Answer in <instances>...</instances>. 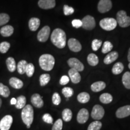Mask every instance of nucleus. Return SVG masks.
<instances>
[{
	"mask_svg": "<svg viewBox=\"0 0 130 130\" xmlns=\"http://www.w3.org/2000/svg\"><path fill=\"white\" fill-rule=\"evenodd\" d=\"M128 60L130 62V48L128 50Z\"/></svg>",
	"mask_w": 130,
	"mask_h": 130,
	"instance_id": "48",
	"label": "nucleus"
},
{
	"mask_svg": "<svg viewBox=\"0 0 130 130\" xmlns=\"http://www.w3.org/2000/svg\"><path fill=\"white\" fill-rule=\"evenodd\" d=\"M118 25L116 19L113 18H106L102 19L100 22V25L101 28L106 31H111L116 28Z\"/></svg>",
	"mask_w": 130,
	"mask_h": 130,
	"instance_id": "5",
	"label": "nucleus"
},
{
	"mask_svg": "<svg viewBox=\"0 0 130 130\" xmlns=\"http://www.w3.org/2000/svg\"><path fill=\"white\" fill-rule=\"evenodd\" d=\"M6 65H7V69L10 72H14L16 69V64L14 58L8 57L6 60Z\"/></svg>",
	"mask_w": 130,
	"mask_h": 130,
	"instance_id": "23",
	"label": "nucleus"
},
{
	"mask_svg": "<svg viewBox=\"0 0 130 130\" xmlns=\"http://www.w3.org/2000/svg\"><path fill=\"white\" fill-rule=\"evenodd\" d=\"M63 12H64V15L68 16L74 13V8L69 7L68 5H64V6H63Z\"/></svg>",
	"mask_w": 130,
	"mask_h": 130,
	"instance_id": "43",
	"label": "nucleus"
},
{
	"mask_svg": "<svg viewBox=\"0 0 130 130\" xmlns=\"http://www.w3.org/2000/svg\"><path fill=\"white\" fill-rule=\"evenodd\" d=\"M10 44L7 42H3L0 43V53L5 54L9 51Z\"/></svg>",
	"mask_w": 130,
	"mask_h": 130,
	"instance_id": "37",
	"label": "nucleus"
},
{
	"mask_svg": "<svg viewBox=\"0 0 130 130\" xmlns=\"http://www.w3.org/2000/svg\"><path fill=\"white\" fill-rule=\"evenodd\" d=\"M112 7L111 0H100L98 4V10L100 13H104L110 10Z\"/></svg>",
	"mask_w": 130,
	"mask_h": 130,
	"instance_id": "8",
	"label": "nucleus"
},
{
	"mask_svg": "<svg viewBox=\"0 0 130 130\" xmlns=\"http://www.w3.org/2000/svg\"><path fill=\"white\" fill-rule=\"evenodd\" d=\"M10 104L11 105H15L16 104V99L14 98H13L11 99Z\"/></svg>",
	"mask_w": 130,
	"mask_h": 130,
	"instance_id": "47",
	"label": "nucleus"
},
{
	"mask_svg": "<svg viewBox=\"0 0 130 130\" xmlns=\"http://www.w3.org/2000/svg\"><path fill=\"white\" fill-rule=\"evenodd\" d=\"M113 46L112 43L109 41H105L102 45V53L103 54H106L109 53L113 49Z\"/></svg>",
	"mask_w": 130,
	"mask_h": 130,
	"instance_id": "34",
	"label": "nucleus"
},
{
	"mask_svg": "<svg viewBox=\"0 0 130 130\" xmlns=\"http://www.w3.org/2000/svg\"><path fill=\"white\" fill-rule=\"evenodd\" d=\"M38 6L43 9H51L56 6V0H39Z\"/></svg>",
	"mask_w": 130,
	"mask_h": 130,
	"instance_id": "15",
	"label": "nucleus"
},
{
	"mask_svg": "<svg viewBox=\"0 0 130 130\" xmlns=\"http://www.w3.org/2000/svg\"><path fill=\"white\" fill-rule=\"evenodd\" d=\"M116 21L119 25L122 28H125L130 25V17L127 16L124 10H120L117 13Z\"/></svg>",
	"mask_w": 130,
	"mask_h": 130,
	"instance_id": "4",
	"label": "nucleus"
},
{
	"mask_svg": "<svg viewBox=\"0 0 130 130\" xmlns=\"http://www.w3.org/2000/svg\"><path fill=\"white\" fill-rule=\"evenodd\" d=\"M51 77H50V74H43L40 76L39 81H40V85L42 86H46L47 84L50 82Z\"/></svg>",
	"mask_w": 130,
	"mask_h": 130,
	"instance_id": "33",
	"label": "nucleus"
},
{
	"mask_svg": "<svg viewBox=\"0 0 130 130\" xmlns=\"http://www.w3.org/2000/svg\"><path fill=\"white\" fill-rule=\"evenodd\" d=\"M52 101H53V103L54 105H59L61 102V98L59 94L57 93V92H55L53 94V96H52Z\"/></svg>",
	"mask_w": 130,
	"mask_h": 130,
	"instance_id": "42",
	"label": "nucleus"
},
{
	"mask_svg": "<svg viewBox=\"0 0 130 130\" xmlns=\"http://www.w3.org/2000/svg\"><path fill=\"white\" fill-rule=\"evenodd\" d=\"M68 74H69V78L71 79L73 83L77 84L80 82L81 79V75L78 71H77V70L71 68L68 72Z\"/></svg>",
	"mask_w": 130,
	"mask_h": 130,
	"instance_id": "17",
	"label": "nucleus"
},
{
	"mask_svg": "<svg viewBox=\"0 0 130 130\" xmlns=\"http://www.w3.org/2000/svg\"><path fill=\"white\" fill-rule=\"evenodd\" d=\"M102 127V123L100 121H94L89 125L87 130H100Z\"/></svg>",
	"mask_w": 130,
	"mask_h": 130,
	"instance_id": "35",
	"label": "nucleus"
},
{
	"mask_svg": "<svg viewBox=\"0 0 130 130\" xmlns=\"http://www.w3.org/2000/svg\"><path fill=\"white\" fill-rule=\"evenodd\" d=\"M1 105H2V100H1V99L0 98V108H1Z\"/></svg>",
	"mask_w": 130,
	"mask_h": 130,
	"instance_id": "49",
	"label": "nucleus"
},
{
	"mask_svg": "<svg viewBox=\"0 0 130 130\" xmlns=\"http://www.w3.org/2000/svg\"><path fill=\"white\" fill-rule=\"evenodd\" d=\"M35 72V66L31 63H28L26 68L25 73L28 77H31Z\"/></svg>",
	"mask_w": 130,
	"mask_h": 130,
	"instance_id": "36",
	"label": "nucleus"
},
{
	"mask_svg": "<svg viewBox=\"0 0 130 130\" xmlns=\"http://www.w3.org/2000/svg\"><path fill=\"white\" fill-rule=\"evenodd\" d=\"M14 28L11 25H6L2 27L0 30V33L3 37H9L13 35Z\"/></svg>",
	"mask_w": 130,
	"mask_h": 130,
	"instance_id": "21",
	"label": "nucleus"
},
{
	"mask_svg": "<svg viewBox=\"0 0 130 130\" xmlns=\"http://www.w3.org/2000/svg\"><path fill=\"white\" fill-rule=\"evenodd\" d=\"M27 64H28V63L27 62V61L24 60L19 61L17 64V66H16L18 72L19 74H20L21 75L25 74Z\"/></svg>",
	"mask_w": 130,
	"mask_h": 130,
	"instance_id": "26",
	"label": "nucleus"
},
{
	"mask_svg": "<svg viewBox=\"0 0 130 130\" xmlns=\"http://www.w3.org/2000/svg\"><path fill=\"white\" fill-rule=\"evenodd\" d=\"M63 128V121L61 119L57 120L56 122L54 123L52 130H61Z\"/></svg>",
	"mask_w": 130,
	"mask_h": 130,
	"instance_id": "41",
	"label": "nucleus"
},
{
	"mask_svg": "<svg viewBox=\"0 0 130 130\" xmlns=\"http://www.w3.org/2000/svg\"><path fill=\"white\" fill-rule=\"evenodd\" d=\"M100 100L103 104H109L113 101V96L110 93H104L100 96Z\"/></svg>",
	"mask_w": 130,
	"mask_h": 130,
	"instance_id": "29",
	"label": "nucleus"
},
{
	"mask_svg": "<svg viewBox=\"0 0 130 130\" xmlns=\"http://www.w3.org/2000/svg\"><path fill=\"white\" fill-rule=\"evenodd\" d=\"M89 117V113L88 110L86 108H82L79 110L77 115V119L78 122L81 123V124L86 123L88 120Z\"/></svg>",
	"mask_w": 130,
	"mask_h": 130,
	"instance_id": "14",
	"label": "nucleus"
},
{
	"mask_svg": "<svg viewBox=\"0 0 130 130\" xmlns=\"http://www.w3.org/2000/svg\"><path fill=\"white\" fill-rule=\"evenodd\" d=\"M21 118L27 128H30L34 119V110L31 105H27L22 108Z\"/></svg>",
	"mask_w": 130,
	"mask_h": 130,
	"instance_id": "3",
	"label": "nucleus"
},
{
	"mask_svg": "<svg viewBox=\"0 0 130 130\" xmlns=\"http://www.w3.org/2000/svg\"><path fill=\"white\" fill-rule=\"evenodd\" d=\"M105 111L101 105H95L93 107L91 116L92 118L95 120H100L104 116Z\"/></svg>",
	"mask_w": 130,
	"mask_h": 130,
	"instance_id": "7",
	"label": "nucleus"
},
{
	"mask_svg": "<svg viewBox=\"0 0 130 130\" xmlns=\"http://www.w3.org/2000/svg\"><path fill=\"white\" fill-rule=\"evenodd\" d=\"M62 118L65 122H69L72 119V112L69 108H65L62 112Z\"/></svg>",
	"mask_w": 130,
	"mask_h": 130,
	"instance_id": "30",
	"label": "nucleus"
},
{
	"mask_svg": "<svg viewBox=\"0 0 130 130\" xmlns=\"http://www.w3.org/2000/svg\"><path fill=\"white\" fill-rule=\"evenodd\" d=\"M68 45L70 50L75 53L79 52L82 49V46L80 42L74 38H71L69 39L68 42Z\"/></svg>",
	"mask_w": 130,
	"mask_h": 130,
	"instance_id": "12",
	"label": "nucleus"
},
{
	"mask_svg": "<svg viewBox=\"0 0 130 130\" xmlns=\"http://www.w3.org/2000/svg\"><path fill=\"white\" fill-rule=\"evenodd\" d=\"M102 42L101 40L94 39L92 42V48L94 51H96L101 46Z\"/></svg>",
	"mask_w": 130,
	"mask_h": 130,
	"instance_id": "40",
	"label": "nucleus"
},
{
	"mask_svg": "<svg viewBox=\"0 0 130 130\" xmlns=\"http://www.w3.org/2000/svg\"><path fill=\"white\" fill-rule=\"evenodd\" d=\"M9 84L13 88L20 89L23 87L24 83L21 79L16 77H12L9 79Z\"/></svg>",
	"mask_w": 130,
	"mask_h": 130,
	"instance_id": "20",
	"label": "nucleus"
},
{
	"mask_svg": "<svg viewBox=\"0 0 130 130\" xmlns=\"http://www.w3.org/2000/svg\"><path fill=\"white\" fill-rule=\"evenodd\" d=\"M26 102H27V100H26L25 96L23 95L19 96L16 98V104H15L16 108L18 109L23 108L25 106Z\"/></svg>",
	"mask_w": 130,
	"mask_h": 130,
	"instance_id": "24",
	"label": "nucleus"
},
{
	"mask_svg": "<svg viewBox=\"0 0 130 130\" xmlns=\"http://www.w3.org/2000/svg\"><path fill=\"white\" fill-rule=\"evenodd\" d=\"M106 87V84L104 81H96L91 85V89L94 92H98L104 90Z\"/></svg>",
	"mask_w": 130,
	"mask_h": 130,
	"instance_id": "22",
	"label": "nucleus"
},
{
	"mask_svg": "<svg viewBox=\"0 0 130 130\" xmlns=\"http://www.w3.org/2000/svg\"><path fill=\"white\" fill-rule=\"evenodd\" d=\"M119 56V54L118 52L116 51H113L111 53H108L106 57L104 59V63L106 64H111L115 61H116L118 59Z\"/></svg>",
	"mask_w": 130,
	"mask_h": 130,
	"instance_id": "18",
	"label": "nucleus"
},
{
	"mask_svg": "<svg viewBox=\"0 0 130 130\" xmlns=\"http://www.w3.org/2000/svg\"><path fill=\"white\" fill-rule=\"evenodd\" d=\"M68 64L72 69L77 70L78 72H81L84 69V64L76 58H71L68 60Z\"/></svg>",
	"mask_w": 130,
	"mask_h": 130,
	"instance_id": "10",
	"label": "nucleus"
},
{
	"mask_svg": "<svg viewBox=\"0 0 130 130\" xmlns=\"http://www.w3.org/2000/svg\"><path fill=\"white\" fill-rule=\"evenodd\" d=\"M10 20V16L7 13H0V26L7 24Z\"/></svg>",
	"mask_w": 130,
	"mask_h": 130,
	"instance_id": "39",
	"label": "nucleus"
},
{
	"mask_svg": "<svg viewBox=\"0 0 130 130\" xmlns=\"http://www.w3.org/2000/svg\"><path fill=\"white\" fill-rule=\"evenodd\" d=\"M31 102L36 108H41L43 106V101L41 96L38 93H35L31 98Z\"/></svg>",
	"mask_w": 130,
	"mask_h": 130,
	"instance_id": "16",
	"label": "nucleus"
},
{
	"mask_svg": "<svg viewBox=\"0 0 130 130\" xmlns=\"http://www.w3.org/2000/svg\"><path fill=\"white\" fill-rule=\"evenodd\" d=\"M124 69L123 64L121 62H118L114 64L112 68V72L115 75H119L122 72Z\"/></svg>",
	"mask_w": 130,
	"mask_h": 130,
	"instance_id": "28",
	"label": "nucleus"
},
{
	"mask_svg": "<svg viewBox=\"0 0 130 130\" xmlns=\"http://www.w3.org/2000/svg\"><path fill=\"white\" fill-rule=\"evenodd\" d=\"M39 63L40 68L46 71H51L55 64V58L51 54H45L40 57Z\"/></svg>",
	"mask_w": 130,
	"mask_h": 130,
	"instance_id": "2",
	"label": "nucleus"
},
{
	"mask_svg": "<svg viewBox=\"0 0 130 130\" xmlns=\"http://www.w3.org/2000/svg\"><path fill=\"white\" fill-rule=\"evenodd\" d=\"M51 40L53 45L58 48H64L66 45V35L60 28H56L52 32Z\"/></svg>",
	"mask_w": 130,
	"mask_h": 130,
	"instance_id": "1",
	"label": "nucleus"
},
{
	"mask_svg": "<svg viewBox=\"0 0 130 130\" xmlns=\"http://www.w3.org/2000/svg\"><path fill=\"white\" fill-rule=\"evenodd\" d=\"M122 83L123 86L125 87V88L128 89H130V72H126L123 74L122 79Z\"/></svg>",
	"mask_w": 130,
	"mask_h": 130,
	"instance_id": "32",
	"label": "nucleus"
},
{
	"mask_svg": "<svg viewBox=\"0 0 130 130\" xmlns=\"http://www.w3.org/2000/svg\"><path fill=\"white\" fill-rule=\"evenodd\" d=\"M40 24V21L39 19L37 18H32L30 19L28 22L29 28L32 31H35L39 27Z\"/></svg>",
	"mask_w": 130,
	"mask_h": 130,
	"instance_id": "19",
	"label": "nucleus"
},
{
	"mask_svg": "<svg viewBox=\"0 0 130 130\" xmlns=\"http://www.w3.org/2000/svg\"><path fill=\"white\" fill-rule=\"evenodd\" d=\"M13 123V117L6 115L0 121V130H9Z\"/></svg>",
	"mask_w": 130,
	"mask_h": 130,
	"instance_id": "11",
	"label": "nucleus"
},
{
	"mask_svg": "<svg viewBox=\"0 0 130 130\" xmlns=\"http://www.w3.org/2000/svg\"><path fill=\"white\" fill-rule=\"evenodd\" d=\"M10 94V92L9 87L0 83V95L4 98H7L9 96Z\"/></svg>",
	"mask_w": 130,
	"mask_h": 130,
	"instance_id": "31",
	"label": "nucleus"
},
{
	"mask_svg": "<svg viewBox=\"0 0 130 130\" xmlns=\"http://www.w3.org/2000/svg\"><path fill=\"white\" fill-rule=\"evenodd\" d=\"M50 27L49 26H45L37 34V40L40 42H45L48 39L50 35Z\"/></svg>",
	"mask_w": 130,
	"mask_h": 130,
	"instance_id": "9",
	"label": "nucleus"
},
{
	"mask_svg": "<svg viewBox=\"0 0 130 130\" xmlns=\"http://www.w3.org/2000/svg\"><path fill=\"white\" fill-rule=\"evenodd\" d=\"M87 62L92 66H96L99 63L98 57L95 54L91 53L87 56Z\"/></svg>",
	"mask_w": 130,
	"mask_h": 130,
	"instance_id": "25",
	"label": "nucleus"
},
{
	"mask_svg": "<svg viewBox=\"0 0 130 130\" xmlns=\"http://www.w3.org/2000/svg\"><path fill=\"white\" fill-rule=\"evenodd\" d=\"M69 77L66 75H63L61 77L60 80V84L62 86H64L67 84L69 82Z\"/></svg>",
	"mask_w": 130,
	"mask_h": 130,
	"instance_id": "46",
	"label": "nucleus"
},
{
	"mask_svg": "<svg viewBox=\"0 0 130 130\" xmlns=\"http://www.w3.org/2000/svg\"><path fill=\"white\" fill-rule=\"evenodd\" d=\"M130 115V105H125L118 108L116 112V116L118 118H124Z\"/></svg>",
	"mask_w": 130,
	"mask_h": 130,
	"instance_id": "13",
	"label": "nucleus"
},
{
	"mask_svg": "<svg viewBox=\"0 0 130 130\" xmlns=\"http://www.w3.org/2000/svg\"><path fill=\"white\" fill-rule=\"evenodd\" d=\"M82 27L87 30H92L96 26L95 20L93 16L87 15L82 19Z\"/></svg>",
	"mask_w": 130,
	"mask_h": 130,
	"instance_id": "6",
	"label": "nucleus"
},
{
	"mask_svg": "<svg viewBox=\"0 0 130 130\" xmlns=\"http://www.w3.org/2000/svg\"><path fill=\"white\" fill-rule=\"evenodd\" d=\"M72 25L74 28H79L82 27V21L79 20V19H74L72 21Z\"/></svg>",
	"mask_w": 130,
	"mask_h": 130,
	"instance_id": "45",
	"label": "nucleus"
},
{
	"mask_svg": "<svg viewBox=\"0 0 130 130\" xmlns=\"http://www.w3.org/2000/svg\"><path fill=\"white\" fill-rule=\"evenodd\" d=\"M77 100L80 103H87L90 100V95L87 92H81L77 96Z\"/></svg>",
	"mask_w": 130,
	"mask_h": 130,
	"instance_id": "27",
	"label": "nucleus"
},
{
	"mask_svg": "<svg viewBox=\"0 0 130 130\" xmlns=\"http://www.w3.org/2000/svg\"><path fill=\"white\" fill-rule=\"evenodd\" d=\"M61 92H62L63 95L66 98H70L71 96H72L74 94V90L71 87H64L61 90Z\"/></svg>",
	"mask_w": 130,
	"mask_h": 130,
	"instance_id": "38",
	"label": "nucleus"
},
{
	"mask_svg": "<svg viewBox=\"0 0 130 130\" xmlns=\"http://www.w3.org/2000/svg\"><path fill=\"white\" fill-rule=\"evenodd\" d=\"M42 119H43V121L45 122L49 123V124H53V117L51 116V115L48 113H46L43 115V116H42Z\"/></svg>",
	"mask_w": 130,
	"mask_h": 130,
	"instance_id": "44",
	"label": "nucleus"
},
{
	"mask_svg": "<svg viewBox=\"0 0 130 130\" xmlns=\"http://www.w3.org/2000/svg\"><path fill=\"white\" fill-rule=\"evenodd\" d=\"M128 68H129V69H130V62L129 63V64H128Z\"/></svg>",
	"mask_w": 130,
	"mask_h": 130,
	"instance_id": "50",
	"label": "nucleus"
}]
</instances>
